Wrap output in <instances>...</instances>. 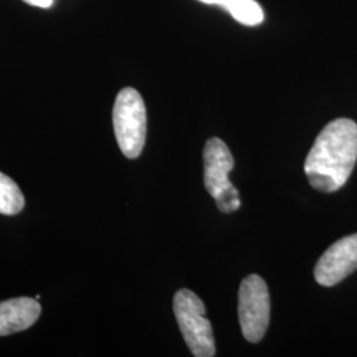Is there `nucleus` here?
<instances>
[{
	"instance_id": "obj_1",
	"label": "nucleus",
	"mask_w": 357,
	"mask_h": 357,
	"mask_svg": "<svg viewBox=\"0 0 357 357\" xmlns=\"http://www.w3.org/2000/svg\"><path fill=\"white\" fill-rule=\"evenodd\" d=\"M357 160V125L348 118L332 121L321 130L305 163L310 184L320 192L339 191Z\"/></svg>"
},
{
	"instance_id": "obj_2",
	"label": "nucleus",
	"mask_w": 357,
	"mask_h": 357,
	"mask_svg": "<svg viewBox=\"0 0 357 357\" xmlns=\"http://www.w3.org/2000/svg\"><path fill=\"white\" fill-rule=\"evenodd\" d=\"M115 138L121 151L128 159L142 153L146 142L147 114L141 94L132 88L121 90L113 109Z\"/></svg>"
},
{
	"instance_id": "obj_3",
	"label": "nucleus",
	"mask_w": 357,
	"mask_h": 357,
	"mask_svg": "<svg viewBox=\"0 0 357 357\" xmlns=\"http://www.w3.org/2000/svg\"><path fill=\"white\" fill-rule=\"evenodd\" d=\"M174 312L180 331L192 355L212 357L216 355L213 330L205 317L203 301L188 289H181L174 296Z\"/></svg>"
},
{
	"instance_id": "obj_4",
	"label": "nucleus",
	"mask_w": 357,
	"mask_h": 357,
	"mask_svg": "<svg viewBox=\"0 0 357 357\" xmlns=\"http://www.w3.org/2000/svg\"><path fill=\"white\" fill-rule=\"evenodd\" d=\"M204 184L222 213L236 212L241 206L240 193L229 180L234 159L220 138H211L204 147Z\"/></svg>"
},
{
	"instance_id": "obj_5",
	"label": "nucleus",
	"mask_w": 357,
	"mask_h": 357,
	"mask_svg": "<svg viewBox=\"0 0 357 357\" xmlns=\"http://www.w3.org/2000/svg\"><path fill=\"white\" fill-rule=\"evenodd\" d=\"M238 319L243 337L258 343L265 336L270 321L268 284L255 274L248 275L238 291Z\"/></svg>"
},
{
	"instance_id": "obj_6",
	"label": "nucleus",
	"mask_w": 357,
	"mask_h": 357,
	"mask_svg": "<svg viewBox=\"0 0 357 357\" xmlns=\"http://www.w3.org/2000/svg\"><path fill=\"white\" fill-rule=\"evenodd\" d=\"M357 270V233L345 236L321 255L314 270L315 281L331 287Z\"/></svg>"
},
{
	"instance_id": "obj_7",
	"label": "nucleus",
	"mask_w": 357,
	"mask_h": 357,
	"mask_svg": "<svg viewBox=\"0 0 357 357\" xmlns=\"http://www.w3.org/2000/svg\"><path fill=\"white\" fill-rule=\"evenodd\" d=\"M41 307L36 299L15 298L0 302V336L24 331L38 319Z\"/></svg>"
},
{
	"instance_id": "obj_8",
	"label": "nucleus",
	"mask_w": 357,
	"mask_h": 357,
	"mask_svg": "<svg viewBox=\"0 0 357 357\" xmlns=\"http://www.w3.org/2000/svg\"><path fill=\"white\" fill-rule=\"evenodd\" d=\"M24 208V196L13 178L0 172V213L17 215Z\"/></svg>"
},
{
	"instance_id": "obj_9",
	"label": "nucleus",
	"mask_w": 357,
	"mask_h": 357,
	"mask_svg": "<svg viewBox=\"0 0 357 357\" xmlns=\"http://www.w3.org/2000/svg\"><path fill=\"white\" fill-rule=\"evenodd\" d=\"M225 10L243 26H259L265 19L262 7L255 0H230Z\"/></svg>"
},
{
	"instance_id": "obj_10",
	"label": "nucleus",
	"mask_w": 357,
	"mask_h": 357,
	"mask_svg": "<svg viewBox=\"0 0 357 357\" xmlns=\"http://www.w3.org/2000/svg\"><path fill=\"white\" fill-rule=\"evenodd\" d=\"M28 4L40 8H50L53 6V0H24Z\"/></svg>"
},
{
	"instance_id": "obj_11",
	"label": "nucleus",
	"mask_w": 357,
	"mask_h": 357,
	"mask_svg": "<svg viewBox=\"0 0 357 357\" xmlns=\"http://www.w3.org/2000/svg\"><path fill=\"white\" fill-rule=\"evenodd\" d=\"M199 1L205 3V4H216V6H220V7L225 8V7L228 6V3H229L230 0H199Z\"/></svg>"
}]
</instances>
